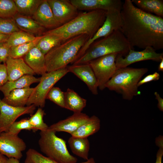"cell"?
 <instances>
[{
	"mask_svg": "<svg viewBox=\"0 0 163 163\" xmlns=\"http://www.w3.org/2000/svg\"><path fill=\"white\" fill-rule=\"evenodd\" d=\"M121 13L122 24L120 30L133 48L163 49V18L143 11L131 0L124 1Z\"/></svg>",
	"mask_w": 163,
	"mask_h": 163,
	"instance_id": "cell-1",
	"label": "cell"
},
{
	"mask_svg": "<svg viewBox=\"0 0 163 163\" xmlns=\"http://www.w3.org/2000/svg\"><path fill=\"white\" fill-rule=\"evenodd\" d=\"M106 12L105 11L97 10L79 13L70 21L49 30L45 34L56 35L63 42L82 34L89 35L92 37L104 23Z\"/></svg>",
	"mask_w": 163,
	"mask_h": 163,
	"instance_id": "cell-2",
	"label": "cell"
},
{
	"mask_svg": "<svg viewBox=\"0 0 163 163\" xmlns=\"http://www.w3.org/2000/svg\"><path fill=\"white\" fill-rule=\"evenodd\" d=\"M131 49V46L125 37L120 30L94 42L83 55L72 64L88 63L99 57L111 54L125 56Z\"/></svg>",
	"mask_w": 163,
	"mask_h": 163,
	"instance_id": "cell-3",
	"label": "cell"
},
{
	"mask_svg": "<svg viewBox=\"0 0 163 163\" xmlns=\"http://www.w3.org/2000/svg\"><path fill=\"white\" fill-rule=\"evenodd\" d=\"M86 34L80 35L54 47L45 55L47 72L57 70L71 64L81 48L89 39Z\"/></svg>",
	"mask_w": 163,
	"mask_h": 163,
	"instance_id": "cell-4",
	"label": "cell"
},
{
	"mask_svg": "<svg viewBox=\"0 0 163 163\" xmlns=\"http://www.w3.org/2000/svg\"><path fill=\"white\" fill-rule=\"evenodd\" d=\"M148 71L147 68L126 67L117 69L105 85V88L121 94L125 100H131L140 94L138 84Z\"/></svg>",
	"mask_w": 163,
	"mask_h": 163,
	"instance_id": "cell-5",
	"label": "cell"
},
{
	"mask_svg": "<svg viewBox=\"0 0 163 163\" xmlns=\"http://www.w3.org/2000/svg\"><path fill=\"white\" fill-rule=\"evenodd\" d=\"M56 133L49 128L40 131L38 144L41 151L57 163H76L77 158L69 153L66 141Z\"/></svg>",
	"mask_w": 163,
	"mask_h": 163,
	"instance_id": "cell-6",
	"label": "cell"
},
{
	"mask_svg": "<svg viewBox=\"0 0 163 163\" xmlns=\"http://www.w3.org/2000/svg\"><path fill=\"white\" fill-rule=\"evenodd\" d=\"M69 72V66L46 72L42 75L39 84L34 88L26 104L27 106L34 104L43 107L46 95L56 83Z\"/></svg>",
	"mask_w": 163,
	"mask_h": 163,
	"instance_id": "cell-7",
	"label": "cell"
},
{
	"mask_svg": "<svg viewBox=\"0 0 163 163\" xmlns=\"http://www.w3.org/2000/svg\"><path fill=\"white\" fill-rule=\"evenodd\" d=\"M121 11L113 9L107 11L105 20L103 25L93 36L85 43L73 62L82 56L94 42L101 37L109 35L115 31L120 30L122 24Z\"/></svg>",
	"mask_w": 163,
	"mask_h": 163,
	"instance_id": "cell-8",
	"label": "cell"
},
{
	"mask_svg": "<svg viewBox=\"0 0 163 163\" xmlns=\"http://www.w3.org/2000/svg\"><path fill=\"white\" fill-rule=\"evenodd\" d=\"M117 55L116 54L107 55L94 59L88 62L96 77L98 88L101 90L106 88V84L117 69L115 60Z\"/></svg>",
	"mask_w": 163,
	"mask_h": 163,
	"instance_id": "cell-9",
	"label": "cell"
},
{
	"mask_svg": "<svg viewBox=\"0 0 163 163\" xmlns=\"http://www.w3.org/2000/svg\"><path fill=\"white\" fill-rule=\"evenodd\" d=\"M36 107L34 104L24 107H13L5 103L0 98V134L7 132L19 117L25 114H32Z\"/></svg>",
	"mask_w": 163,
	"mask_h": 163,
	"instance_id": "cell-10",
	"label": "cell"
},
{
	"mask_svg": "<svg viewBox=\"0 0 163 163\" xmlns=\"http://www.w3.org/2000/svg\"><path fill=\"white\" fill-rule=\"evenodd\" d=\"M156 51L153 48L148 47L141 51L131 49L125 56L117 55L115 60L117 68L126 67L134 63L144 60L160 62L163 59V53H157Z\"/></svg>",
	"mask_w": 163,
	"mask_h": 163,
	"instance_id": "cell-11",
	"label": "cell"
},
{
	"mask_svg": "<svg viewBox=\"0 0 163 163\" xmlns=\"http://www.w3.org/2000/svg\"><path fill=\"white\" fill-rule=\"evenodd\" d=\"M26 148L24 141L18 135H14L6 132L0 134V153L8 157L20 160L22 152Z\"/></svg>",
	"mask_w": 163,
	"mask_h": 163,
	"instance_id": "cell-12",
	"label": "cell"
},
{
	"mask_svg": "<svg viewBox=\"0 0 163 163\" xmlns=\"http://www.w3.org/2000/svg\"><path fill=\"white\" fill-rule=\"evenodd\" d=\"M54 17L61 25L70 21L78 14V10L70 0H47Z\"/></svg>",
	"mask_w": 163,
	"mask_h": 163,
	"instance_id": "cell-13",
	"label": "cell"
},
{
	"mask_svg": "<svg viewBox=\"0 0 163 163\" xmlns=\"http://www.w3.org/2000/svg\"><path fill=\"white\" fill-rule=\"evenodd\" d=\"M78 10H102L107 11L116 9L121 10L123 3L120 0H70Z\"/></svg>",
	"mask_w": 163,
	"mask_h": 163,
	"instance_id": "cell-14",
	"label": "cell"
},
{
	"mask_svg": "<svg viewBox=\"0 0 163 163\" xmlns=\"http://www.w3.org/2000/svg\"><path fill=\"white\" fill-rule=\"evenodd\" d=\"M69 72H71L87 86L92 94H98L97 81L94 72L89 63L69 66Z\"/></svg>",
	"mask_w": 163,
	"mask_h": 163,
	"instance_id": "cell-15",
	"label": "cell"
},
{
	"mask_svg": "<svg viewBox=\"0 0 163 163\" xmlns=\"http://www.w3.org/2000/svg\"><path fill=\"white\" fill-rule=\"evenodd\" d=\"M86 114L81 112L74 113L65 119L61 120L49 127L56 132H65L70 134L89 118Z\"/></svg>",
	"mask_w": 163,
	"mask_h": 163,
	"instance_id": "cell-16",
	"label": "cell"
},
{
	"mask_svg": "<svg viewBox=\"0 0 163 163\" xmlns=\"http://www.w3.org/2000/svg\"><path fill=\"white\" fill-rule=\"evenodd\" d=\"M32 18L44 28L52 30L61 26L56 20L47 0H43Z\"/></svg>",
	"mask_w": 163,
	"mask_h": 163,
	"instance_id": "cell-17",
	"label": "cell"
},
{
	"mask_svg": "<svg viewBox=\"0 0 163 163\" xmlns=\"http://www.w3.org/2000/svg\"><path fill=\"white\" fill-rule=\"evenodd\" d=\"M5 64L8 81H14L24 75L35 74L22 58H13L9 56Z\"/></svg>",
	"mask_w": 163,
	"mask_h": 163,
	"instance_id": "cell-18",
	"label": "cell"
},
{
	"mask_svg": "<svg viewBox=\"0 0 163 163\" xmlns=\"http://www.w3.org/2000/svg\"><path fill=\"white\" fill-rule=\"evenodd\" d=\"M45 55L35 46L24 56V59L35 74L42 76L46 72Z\"/></svg>",
	"mask_w": 163,
	"mask_h": 163,
	"instance_id": "cell-19",
	"label": "cell"
},
{
	"mask_svg": "<svg viewBox=\"0 0 163 163\" xmlns=\"http://www.w3.org/2000/svg\"><path fill=\"white\" fill-rule=\"evenodd\" d=\"M34 90V88L30 87L14 89L8 96L4 97L2 100L13 107H25Z\"/></svg>",
	"mask_w": 163,
	"mask_h": 163,
	"instance_id": "cell-20",
	"label": "cell"
},
{
	"mask_svg": "<svg viewBox=\"0 0 163 163\" xmlns=\"http://www.w3.org/2000/svg\"><path fill=\"white\" fill-rule=\"evenodd\" d=\"M40 80V77L37 78L33 75H24L14 81H8L0 88V91L4 97H6L14 89L30 87L31 85L39 82Z\"/></svg>",
	"mask_w": 163,
	"mask_h": 163,
	"instance_id": "cell-21",
	"label": "cell"
},
{
	"mask_svg": "<svg viewBox=\"0 0 163 163\" xmlns=\"http://www.w3.org/2000/svg\"><path fill=\"white\" fill-rule=\"evenodd\" d=\"M12 18L20 30L31 34L41 33L45 29L33 18L28 16L18 13Z\"/></svg>",
	"mask_w": 163,
	"mask_h": 163,
	"instance_id": "cell-22",
	"label": "cell"
},
{
	"mask_svg": "<svg viewBox=\"0 0 163 163\" xmlns=\"http://www.w3.org/2000/svg\"><path fill=\"white\" fill-rule=\"evenodd\" d=\"M100 127V119L96 116L93 115L71 135L74 137L88 138V136L97 132Z\"/></svg>",
	"mask_w": 163,
	"mask_h": 163,
	"instance_id": "cell-23",
	"label": "cell"
},
{
	"mask_svg": "<svg viewBox=\"0 0 163 163\" xmlns=\"http://www.w3.org/2000/svg\"><path fill=\"white\" fill-rule=\"evenodd\" d=\"M65 108L74 113L81 112L86 105L87 100L73 90L68 88L65 92Z\"/></svg>",
	"mask_w": 163,
	"mask_h": 163,
	"instance_id": "cell-24",
	"label": "cell"
},
{
	"mask_svg": "<svg viewBox=\"0 0 163 163\" xmlns=\"http://www.w3.org/2000/svg\"><path fill=\"white\" fill-rule=\"evenodd\" d=\"M68 143L72 152L85 160L88 159L90 143L88 138L71 136Z\"/></svg>",
	"mask_w": 163,
	"mask_h": 163,
	"instance_id": "cell-25",
	"label": "cell"
},
{
	"mask_svg": "<svg viewBox=\"0 0 163 163\" xmlns=\"http://www.w3.org/2000/svg\"><path fill=\"white\" fill-rule=\"evenodd\" d=\"M134 5L146 13L163 18V0H132Z\"/></svg>",
	"mask_w": 163,
	"mask_h": 163,
	"instance_id": "cell-26",
	"label": "cell"
},
{
	"mask_svg": "<svg viewBox=\"0 0 163 163\" xmlns=\"http://www.w3.org/2000/svg\"><path fill=\"white\" fill-rule=\"evenodd\" d=\"M43 0H14L18 13L33 16Z\"/></svg>",
	"mask_w": 163,
	"mask_h": 163,
	"instance_id": "cell-27",
	"label": "cell"
},
{
	"mask_svg": "<svg viewBox=\"0 0 163 163\" xmlns=\"http://www.w3.org/2000/svg\"><path fill=\"white\" fill-rule=\"evenodd\" d=\"M63 43L59 37L53 34H44L36 46L44 55L54 47Z\"/></svg>",
	"mask_w": 163,
	"mask_h": 163,
	"instance_id": "cell-28",
	"label": "cell"
},
{
	"mask_svg": "<svg viewBox=\"0 0 163 163\" xmlns=\"http://www.w3.org/2000/svg\"><path fill=\"white\" fill-rule=\"evenodd\" d=\"M36 37L33 35L20 30L11 34L6 43L11 48L32 41Z\"/></svg>",
	"mask_w": 163,
	"mask_h": 163,
	"instance_id": "cell-29",
	"label": "cell"
},
{
	"mask_svg": "<svg viewBox=\"0 0 163 163\" xmlns=\"http://www.w3.org/2000/svg\"><path fill=\"white\" fill-rule=\"evenodd\" d=\"M42 36L36 37L34 40L10 48L9 56L13 58H22L35 46Z\"/></svg>",
	"mask_w": 163,
	"mask_h": 163,
	"instance_id": "cell-30",
	"label": "cell"
},
{
	"mask_svg": "<svg viewBox=\"0 0 163 163\" xmlns=\"http://www.w3.org/2000/svg\"><path fill=\"white\" fill-rule=\"evenodd\" d=\"M45 114L44 110L40 107L38 109L34 114L28 118L30 123L34 129V132H35L38 130L45 131L48 129L49 126L43 120V117Z\"/></svg>",
	"mask_w": 163,
	"mask_h": 163,
	"instance_id": "cell-31",
	"label": "cell"
},
{
	"mask_svg": "<svg viewBox=\"0 0 163 163\" xmlns=\"http://www.w3.org/2000/svg\"><path fill=\"white\" fill-rule=\"evenodd\" d=\"M24 163H57L33 149H29L26 153Z\"/></svg>",
	"mask_w": 163,
	"mask_h": 163,
	"instance_id": "cell-32",
	"label": "cell"
},
{
	"mask_svg": "<svg viewBox=\"0 0 163 163\" xmlns=\"http://www.w3.org/2000/svg\"><path fill=\"white\" fill-rule=\"evenodd\" d=\"M18 13L14 0H0V18H12Z\"/></svg>",
	"mask_w": 163,
	"mask_h": 163,
	"instance_id": "cell-33",
	"label": "cell"
},
{
	"mask_svg": "<svg viewBox=\"0 0 163 163\" xmlns=\"http://www.w3.org/2000/svg\"><path fill=\"white\" fill-rule=\"evenodd\" d=\"M46 99H48L59 107L65 108V92L59 87H53L47 94Z\"/></svg>",
	"mask_w": 163,
	"mask_h": 163,
	"instance_id": "cell-34",
	"label": "cell"
},
{
	"mask_svg": "<svg viewBox=\"0 0 163 163\" xmlns=\"http://www.w3.org/2000/svg\"><path fill=\"white\" fill-rule=\"evenodd\" d=\"M23 129L34 131L33 127L30 123L28 118H25L18 121H15L6 132L11 135H18L20 132Z\"/></svg>",
	"mask_w": 163,
	"mask_h": 163,
	"instance_id": "cell-35",
	"label": "cell"
},
{
	"mask_svg": "<svg viewBox=\"0 0 163 163\" xmlns=\"http://www.w3.org/2000/svg\"><path fill=\"white\" fill-rule=\"evenodd\" d=\"M20 30L13 18L0 17V33L10 35Z\"/></svg>",
	"mask_w": 163,
	"mask_h": 163,
	"instance_id": "cell-36",
	"label": "cell"
},
{
	"mask_svg": "<svg viewBox=\"0 0 163 163\" xmlns=\"http://www.w3.org/2000/svg\"><path fill=\"white\" fill-rule=\"evenodd\" d=\"M10 48L6 42L0 43V63H5L9 56Z\"/></svg>",
	"mask_w": 163,
	"mask_h": 163,
	"instance_id": "cell-37",
	"label": "cell"
},
{
	"mask_svg": "<svg viewBox=\"0 0 163 163\" xmlns=\"http://www.w3.org/2000/svg\"><path fill=\"white\" fill-rule=\"evenodd\" d=\"M8 81V77L5 63H0V89Z\"/></svg>",
	"mask_w": 163,
	"mask_h": 163,
	"instance_id": "cell-38",
	"label": "cell"
},
{
	"mask_svg": "<svg viewBox=\"0 0 163 163\" xmlns=\"http://www.w3.org/2000/svg\"><path fill=\"white\" fill-rule=\"evenodd\" d=\"M160 78L159 74L157 72L149 75L142 80H140L138 84V86H139L147 83L153 81H157Z\"/></svg>",
	"mask_w": 163,
	"mask_h": 163,
	"instance_id": "cell-39",
	"label": "cell"
},
{
	"mask_svg": "<svg viewBox=\"0 0 163 163\" xmlns=\"http://www.w3.org/2000/svg\"><path fill=\"white\" fill-rule=\"evenodd\" d=\"M154 95L155 96V99L158 101V107L161 111H163V99L157 92H155Z\"/></svg>",
	"mask_w": 163,
	"mask_h": 163,
	"instance_id": "cell-40",
	"label": "cell"
},
{
	"mask_svg": "<svg viewBox=\"0 0 163 163\" xmlns=\"http://www.w3.org/2000/svg\"><path fill=\"white\" fill-rule=\"evenodd\" d=\"M159 146L160 149L157 154L156 160L155 163H162V157L163 155V145Z\"/></svg>",
	"mask_w": 163,
	"mask_h": 163,
	"instance_id": "cell-41",
	"label": "cell"
},
{
	"mask_svg": "<svg viewBox=\"0 0 163 163\" xmlns=\"http://www.w3.org/2000/svg\"><path fill=\"white\" fill-rule=\"evenodd\" d=\"M10 35L0 33V43L7 41Z\"/></svg>",
	"mask_w": 163,
	"mask_h": 163,
	"instance_id": "cell-42",
	"label": "cell"
},
{
	"mask_svg": "<svg viewBox=\"0 0 163 163\" xmlns=\"http://www.w3.org/2000/svg\"><path fill=\"white\" fill-rule=\"evenodd\" d=\"M8 158L0 153V163H8Z\"/></svg>",
	"mask_w": 163,
	"mask_h": 163,
	"instance_id": "cell-43",
	"label": "cell"
},
{
	"mask_svg": "<svg viewBox=\"0 0 163 163\" xmlns=\"http://www.w3.org/2000/svg\"><path fill=\"white\" fill-rule=\"evenodd\" d=\"M8 163H20L19 160L14 158H8Z\"/></svg>",
	"mask_w": 163,
	"mask_h": 163,
	"instance_id": "cell-44",
	"label": "cell"
},
{
	"mask_svg": "<svg viewBox=\"0 0 163 163\" xmlns=\"http://www.w3.org/2000/svg\"><path fill=\"white\" fill-rule=\"evenodd\" d=\"M158 69L159 71L163 72V59L160 62L158 66Z\"/></svg>",
	"mask_w": 163,
	"mask_h": 163,
	"instance_id": "cell-45",
	"label": "cell"
},
{
	"mask_svg": "<svg viewBox=\"0 0 163 163\" xmlns=\"http://www.w3.org/2000/svg\"><path fill=\"white\" fill-rule=\"evenodd\" d=\"M80 163H95L94 159L93 158H88L86 161Z\"/></svg>",
	"mask_w": 163,
	"mask_h": 163,
	"instance_id": "cell-46",
	"label": "cell"
}]
</instances>
